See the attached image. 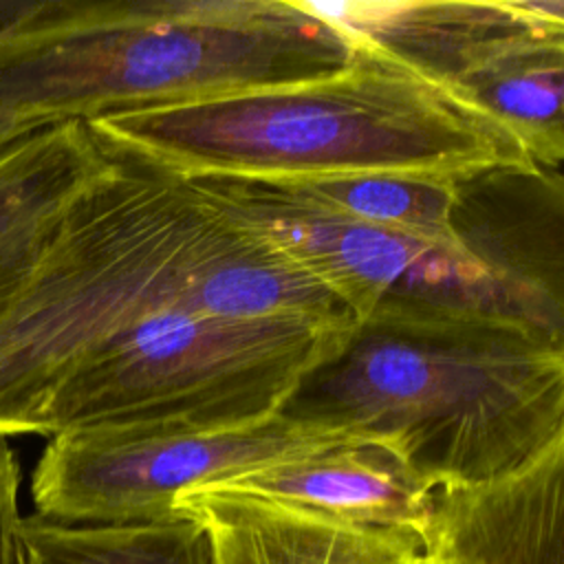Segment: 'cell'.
Returning a JSON list of instances; mask_svg holds the SVG:
<instances>
[{"label": "cell", "instance_id": "cell-1", "mask_svg": "<svg viewBox=\"0 0 564 564\" xmlns=\"http://www.w3.org/2000/svg\"><path fill=\"white\" fill-rule=\"evenodd\" d=\"M99 143L108 163L0 295V438L44 436L57 388L148 317L189 308L227 319H355L189 178Z\"/></svg>", "mask_w": 564, "mask_h": 564}, {"label": "cell", "instance_id": "cell-2", "mask_svg": "<svg viewBox=\"0 0 564 564\" xmlns=\"http://www.w3.org/2000/svg\"><path fill=\"white\" fill-rule=\"evenodd\" d=\"M278 412L377 445L434 489L476 485L564 434V335L500 313L379 304Z\"/></svg>", "mask_w": 564, "mask_h": 564}, {"label": "cell", "instance_id": "cell-3", "mask_svg": "<svg viewBox=\"0 0 564 564\" xmlns=\"http://www.w3.org/2000/svg\"><path fill=\"white\" fill-rule=\"evenodd\" d=\"M348 42L346 64L315 79L112 112L86 126L99 141L185 178L469 181L544 170L505 123L463 93L370 42Z\"/></svg>", "mask_w": 564, "mask_h": 564}, {"label": "cell", "instance_id": "cell-4", "mask_svg": "<svg viewBox=\"0 0 564 564\" xmlns=\"http://www.w3.org/2000/svg\"><path fill=\"white\" fill-rule=\"evenodd\" d=\"M348 55L297 0H48L0 24V117L88 123L315 79Z\"/></svg>", "mask_w": 564, "mask_h": 564}, {"label": "cell", "instance_id": "cell-5", "mask_svg": "<svg viewBox=\"0 0 564 564\" xmlns=\"http://www.w3.org/2000/svg\"><path fill=\"white\" fill-rule=\"evenodd\" d=\"M189 181L333 291L355 322L379 304H414L511 315L564 335L562 295L480 253L359 223L275 183Z\"/></svg>", "mask_w": 564, "mask_h": 564}, {"label": "cell", "instance_id": "cell-6", "mask_svg": "<svg viewBox=\"0 0 564 564\" xmlns=\"http://www.w3.org/2000/svg\"><path fill=\"white\" fill-rule=\"evenodd\" d=\"M31 476L35 513L59 522L178 516L176 498L330 447L366 443L280 412L220 425H88L46 436Z\"/></svg>", "mask_w": 564, "mask_h": 564}, {"label": "cell", "instance_id": "cell-7", "mask_svg": "<svg viewBox=\"0 0 564 564\" xmlns=\"http://www.w3.org/2000/svg\"><path fill=\"white\" fill-rule=\"evenodd\" d=\"M421 564H564V434L522 465L438 487Z\"/></svg>", "mask_w": 564, "mask_h": 564}, {"label": "cell", "instance_id": "cell-8", "mask_svg": "<svg viewBox=\"0 0 564 564\" xmlns=\"http://www.w3.org/2000/svg\"><path fill=\"white\" fill-rule=\"evenodd\" d=\"M297 4L370 42L419 73L452 88L509 40L540 26H564V2H315Z\"/></svg>", "mask_w": 564, "mask_h": 564}, {"label": "cell", "instance_id": "cell-9", "mask_svg": "<svg viewBox=\"0 0 564 564\" xmlns=\"http://www.w3.org/2000/svg\"><path fill=\"white\" fill-rule=\"evenodd\" d=\"M200 524L212 564H421L416 535L346 524L315 511L229 487L176 498Z\"/></svg>", "mask_w": 564, "mask_h": 564}, {"label": "cell", "instance_id": "cell-10", "mask_svg": "<svg viewBox=\"0 0 564 564\" xmlns=\"http://www.w3.org/2000/svg\"><path fill=\"white\" fill-rule=\"evenodd\" d=\"M214 487L249 491L346 524L394 529L416 538L425 531L436 491L390 452L368 443L330 447Z\"/></svg>", "mask_w": 564, "mask_h": 564}, {"label": "cell", "instance_id": "cell-11", "mask_svg": "<svg viewBox=\"0 0 564 564\" xmlns=\"http://www.w3.org/2000/svg\"><path fill=\"white\" fill-rule=\"evenodd\" d=\"M108 154L82 121L33 130L0 152V295L37 260Z\"/></svg>", "mask_w": 564, "mask_h": 564}, {"label": "cell", "instance_id": "cell-12", "mask_svg": "<svg viewBox=\"0 0 564 564\" xmlns=\"http://www.w3.org/2000/svg\"><path fill=\"white\" fill-rule=\"evenodd\" d=\"M505 123L535 165L564 159V26H540L496 48L456 88Z\"/></svg>", "mask_w": 564, "mask_h": 564}, {"label": "cell", "instance_id": "cell-13", "mask_svg": "<svg viewBox=\"0 0 564 564\" xmlns=\"http://www.w3.org/2000/svg\"><path fill=\"white\" fill-rule=\"evenodd\" d=\"M460 183L423 174H352L275 185L359 223L408 234L454 251L478 253L463 240L458 229Z\"/></svg>", "mask_w": 564, "mask_h": 564}, {"label": "cell", "instance_id": "cell-14", "mask_svg": "<svg viewBox=\"0 0 564 564\" xmlns=\"http://www.w3.org/2000/svg\"><path fill=\"white\" fill-rule=\"evenodd\" d=\"M29 564H212L187 516L137 522H59L24 516Z\"/></svg>", "mask_w": 564, "mask_h": 564}, {"label": "cell", "instance_id": "cell-15", "mask_svg": "<svg viewBox=\"0 0 564 564\" xmlns=\"http://www.w3.org/2000/svg\"><path fill=\"white\" fill-rule=\"evenodd\" d=\"M20 482V460L7 438H0V564H29Z\"/></svg>", "mask_w": 564, "mask_h": 564}, {"label": "cell", "instance_id": "cell-16", "mask_svg": "<svg viewBox=\"0 0 564 564\" xmlns=\"http://www.w3.org/2000/svg\"><path fill=\"white\" fill-rule=\"evenodd\" d=\"M37 128H44V126L22 121V119H15V117H0V152L7 150L9 145H13L15 141H20L22 137L31 134Z\"/></svg>", "mask_w": 564, "mask_h": 564}]
</instances>
